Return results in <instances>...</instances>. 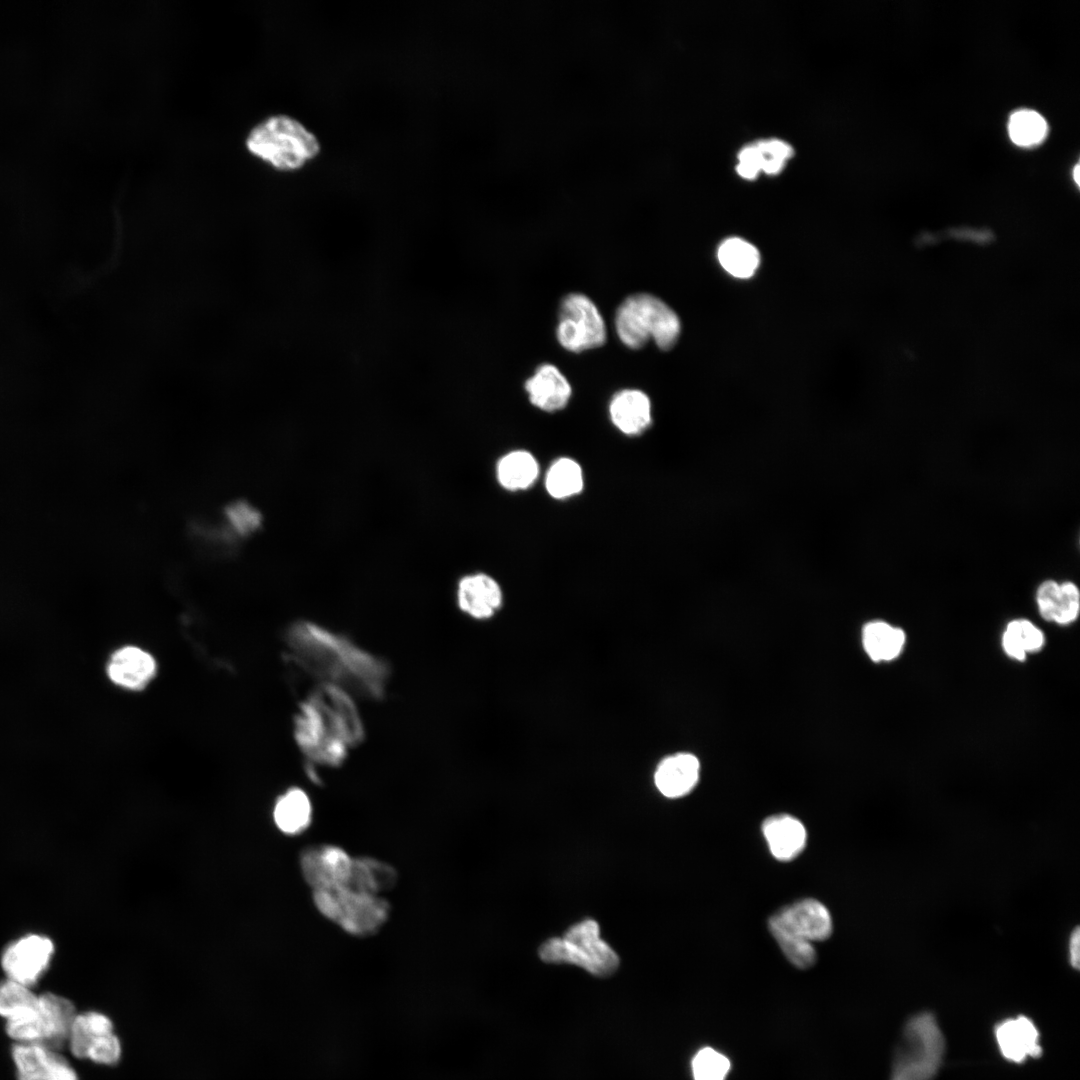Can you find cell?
<instances>
[{
  "label": "cell",
  "mask_w": 1080,
  "mask_h": 1080,
  "mask_svg": "<svg viewBox=\"0 0 1080 1080\" xmlns=\"http://www.w3.org/2000/svg\"><path fill=\"white\" fill-rule=\"evenodd\" d=\"M286 639L290 659L321 683L368 699L384 696L387 664L346 637L301 621L289 628Z\"/></svg>",
  "instance_id": "1"
},
{
  "label": "cell",
  "mask_w": 1080,
  "mask_h": 1080,
  "mask_svg": "<svg viewBox=\"0 0 1080 1080\" xmlns=\"http://www.w3.org/2000/svg\"><path fill=\"white\" fill-rule=\"evenodd\" d=\"M294 730L306 758L320 766H339L349 749L364 738V727L351 694L327 683H320L303 701Z\"/></svg>",
  "instance_id": "2"
},
{
  "label": "cell",
  "mask_w": 1080,
  "mask_h": 1080,
  "mask_svg": "<svg viewBox=\"0 0 1080 1080\" xmlns=\"http://www.w3.org/2000/svg\"><path fill=\"white\" fill-rule=\"evenodd\" d=\"M248 150L279 170H297L318 156L321 145L297 119L277 114L258 123L246 139Z\"/></svg>",
  "instance_id": "3"
},
{
  "label": "cell",
  "mask_w": 1080,
  "mask_h": 1080,
  "mask_svg": "<svg viewBox=\"0 0 1080 1080\" xmlns=\"http://www.w3.org/2000/svg\"><path fill=\"white\" fill-rule=\"evenodd\" d=\"M615 324L620 340L631 349L642 348L653 339L661 350H670L681 330L677 314L647 293L627 297L617 309Z\"/></svg>",
  "instance_id": "4"
},
{
  "label": "cell",
  "mask_w": 1080,
  "mask_h": 1080,
  "mask_svg": "<svg viewBox=\"0 0 1080 1080\" xmlns=\"http://www.w3.org/2000/svg\"><path fill=\"white\" fill-rule=\"evenodd\" d=\"M538 953L546 963L576 965L596 977L611 976L620 963L617 953L601 938L599 925L593 919L582 920L561 937L546 940Z\"/></svg>",
  "instance_id": "5"
},
{
  "label": "cell",
  "mask_w": 1080,
  "mask_h": 1080,
  "mask_svg": "<svg viewBox=\"0 0 1080 1080\" xmlns=\"http://www.w3.org/2000/svg\"><path fill=\"white\" fill-rule=\"evenodd\" d=\"M945 1051L943 1033L929 1012L911 1017L896 1051L891 1080H932Z\"/></svg>",
  "instance_id": "6"
},
{
  "label": "cell",
  "mask_w": 1080,
  "mask_h": 1080,
  "mask_svg": "<svg viewBox=\"0 0 1080 1080\" xmlns=\"http://www.w3.org/2000/svg\"><path fill=\"white\" fill-rule=\"evenodd\" d=\"M313 901L324 917L358 937L375 934L390 913L388 901L380 895L346 887L313 890Z\"/></svg>",
  "instance_id": "7"
},
{
  "label": "cell",
  "mask_w": 1080,
  "mask_h": 1080,
  "mask_svg": "<svg viewBox=\"0 0 1080 1080\" xmlns=\"http://www.w3.org/2000/svg\"><path fill=\"white\" fill-rule=\"evenodd\" d=\"M556 335L561 346L572 352L600 347L607 336L604 320L596 305L580 293H571L563 298Z\"/></svg>",
  "instance_id": "8"
},
{
  "label": "cell",
  "mask_w": 1080,
  "mask_h": 1080,
  "mask_svg": "<svg viewBox=\"0 0 1080 1080\" xmlns=\"http://www.w3.org/2000/svg\"><path fill=\"white\" fill-rule=\"evenodd\" d=\"M76 1014L70 1000L47 992L39 995V1012L33 1022L5 1030L15 1042L38 1043L61 1051L67 1046Z\"/></svg>",
  "instance_id": "9"
},
{
  "label": "cell",
  "mask_w": 1080,
  "mask_h": 1080,
  "mask_svg": "<svg viewBox=\"0 0 1080 1080\" xmlns=\"http://www.w3.org/2000/svg\"><path fill=\"white\" fill-rule=\"evenodd\" d=\"M54 943L41 934H27L11 942L1 955L6 978L32 987L48 969Z\"/></svg>",
  "instance_id": "10"
},
{
  "label": "cell",
  "mask_w": 1080,
  "mask_h": 1080,
  "mask_svg": "<svg viewBox=\"0 0 1080 1080\" xmlns=\"http://www.w3.org/2000/svg\"><path fill=\"white\" fill-rule=\"evenodd\" d=\"M353 859L334 845L311 846L300 855V868L313 890L343 886L348 881Z\"/></svg>",
  "instance_id": "11"
},
{
  "label": "cell",
  "mask_w": 1080,
  "mask_h": 1080,
  "mask_svg": "<svg viewBox=\"0 0 1080 1080\" xmlns=\"http://www.w3.org/2000/svg\"><path fill=\"white\" fill-rule=\"evenodd\" d=\"M11 1055L17 1080H78L60 1051L45 1045L15 1042Z\"/></svg>",
  "instance_id": "12"
},
{
  "label": "cell",
  "mask_w": 1080,
  "mask_h": 1080,
  "mask_svg": "<svg viewBox=\"0 0 1080 1080\" xmlns=\"http://www.w3.org/2000/svg\"><path fill=\"white\" fill-rule=\"evenodd\" d=\"M774 915L783 926L811 943L826 940L833 930L828 909L816 899L799 900Z\"/></svg>",
  "instance_id": "13"
},
{
  "label": "cell",
  "mask_w": 1080,
  "mask_h": 1080,
  "mask_svg": "<svg viewBox=\"0 0 1080 1080\" xmlns=\"http://www.w3.org/2000/svg\"><path fill=\"white\" fill-rule=\"evenodd\" d=\"M456 596L460 610L480 620L493 616L503 602L498 582L481 572L463 576L458 582Z\"/></svg>",
  "instance_id": "14"
},
{
  "label": "cell",
  "mask_w": 1080,
  "mask_h": 1080,
  "mask_svg": "<svg viewBox=\"0 0 1080 1080\" xmlns=\"http://www.w3.org/2000/svg\"><path fill=\"white\" fill-rule=\"evenodd\" d=\"M156 672L154 658L136 646H125L115 651L107 664V674L116 685L139 690L144 688Z\"/></svg>",
  "instance_id": "15"
},
{
  "label": "cell",
  "mask_w": 1080,
  "mask_h": 1080,
  "mask_svg": "<svg viewBox=\"0 0 1080 1080\" xmlns=\"http://www.w3.org/2000/svg\"><path fill=\"white\" fill-rule=\"evenodd\" d=\"M995 1037L1001 1054L1014 1063H1022L1028 1057L1042 1053L1039 1032L1034 1023L1025 1016L1009 1018L999 1023Z\"/></svg>",
  "instance_id": "16"
},
{
  "label": "cell",
  "mask_w": 1080,
  "mask_h": 1080,
  "mask_svg": "<svg viewBox=\"0 0 1080 1080\" xmlns=\"http://www.w3.org/2000/svg\"><path fill=\"white\" fill-rule=\"evenodd\" d=\"M699 772L698 758L691 753L679 752L661 760L654 774V782L662 795L678 798L695 787Z\"/></svg>",
  "instance_id": "17"
},
{
  "label": "cell",
  "mask_w": 1080,
  "mask_h": 1080,
  "mask_svg": "<svg viewBox=\"0 0 1080 1080\" xmlns=\"http://www.w3.org/2000/svg\"><path fill=\"white\" fill-rule=\"evenodd\" d=\"M530 402L545 412L563 409L572 390L565 376L552 364H542L525 382Z\"/></svg>",
  "instance_id": "18"
},
{
  "label": "cell",
  "mask_w": 1080,
  "mask_h": 1080,
  "mask_svg": "<svg viewBox=\"0 0 1080 1080\" xmlns=\"http://www.w3.org/2000/svg\"><path fill=\"white\" fill-rule=\"evenodd\" d=\"M762 832L771 854L779 861H791L805 848L807 833L800 820L788 814L765 819Z\"/></svg>",
  "instance_id": "19"
},
{
  "label": "cell",
  "mask_w": 1080,
  "mask_h": 1080,
  "mask_svg": "<svg viewBox=\"0 0 1080 1080\" xmlns=\"http://www.w3.org/2000/svg\"><path fill=\"white\" fill-rule=\"evenodd\" d=\"M609 414L612 423L622 433L628 436L640 435L651 424V402L640 390L624 389L612 397Z\"/></svg>",
  "instance_id": "20"
},
{
  "label": "cell",
  "mask_w": 1080,
  "mask_h": 1080,
  "mask_svg": "<svg viewBox=\"0 0 1080 1080\" xmlns=\"http://www.w3.org/2000/svg\"><path fill=\"white\" fill-rule=\"evenodd\" d=\"M1036 602L1045 620L1061 625L1069 624L1079 614V589L1072 582L1059 584L1053 580H1046L1038 587Z\"/></svg>",
  "instance_id": "21"
},
{
  "label": "cell",
  "mask_w": 1080,
  "mask_h": 1080,
  "mask_svg": "<svg viewBox=\"0 0 1080 1080\" xmlns=\"http://www.w3.org/2000/svg\"><path fill=\"white\" fill-rule=\"evenodd\" d=\"M38 1011L39 995L32 987L7 978L0 982V1016L5 1019V1026L31 1023Z\"/></svg>",
  "instance_id": "22"
},
{
  "label": "cell",
  "mask_w": 1080,
  "mask_h": 1080,
  "mask_svg": "<svg viewBox=\"0 0 1080 1080\" xmlns=\"http://www.w3.org/2000/svg\"><path fill=\"white\" fill-rule=\"evenodd\" d=\"M273 819L284 834L297 835L305 831L312 820V805L300 788H291L281 795L273 809Z\"/></svg>",
  "instance_id": "23"
},
{
  "label": "cell",
  "mask_w": 1080,
  "mask_h": 1080,
  "mask_svg": "<svg viewBox=\"0 0 1080 1080\" xmlns=\"http://www.w3.org/2000/svg\"><path fill=\"white\" fill-rule=\"evenodd\" d=\"M862 643L865 652L873 661H890L901 653L905 644V633L886 622L871 621L863 627Z\"/></svg>",
  "instance_id": "24"
},
{
  "label": "cell",
  "mask_w": 1080,
  "mask_h": 1080,
  "mask_svg": "<svg viewBox=\"0 0 1080 1080\" xmlns=\"http://www.w3.org/2000/svg\"><path fill=\"white\" fill-rule=\"evenodd\" d=\"M538 474L537 460L525 450H515L505 454L496 466L498 482L510 491L527 489L535 482Z\"/></svg>",
  "instance_id": "25"
},
{
  "label": "cell",
  "mask_w": 1080,
  "mask_h": 1080,
  "mask_svg": "<svg viewBox=\"0 0 1080 1080\" xmlns=\"http://www.w3.org/2000/svg\"><path fill=\"white\" fill-rule=\"evenodd\" d=\"M718 259L729 274L744 279L750 278L755 273L760 263V254L751 243L738 237H731L720 244Z\"/></svg>",
  "instance_id": "26"
},
{
  "label": "cell",
  "mask_w": 1080,
  "mask_h": 1080,
  "mask_svg": "<svg viewBox=\"0 0 1080 1080\" xmlns=\"http://www.w3.org/2000/svg\"><path fill=\"white\" fill-rule=\"evenodd\" d=\"M111 1032H113V1024L106 1015L96 1011L77 1013L72 1023L67 1046L75 1057L86 1059L91 1042Z\"/></svg>",
  "instance_id": "27"
},
{
  "label": "cell",
  "mask_w": 1080,
  "mask_h": 1080,
  "mask_svg": "<svg viewBox=\"0 0 1080 1080\" xmlns=\"http://www.w3.org/2000/svg\"><path fill=\"white\" fill-rule=\"evenodd\" d=\"M583 484L582 469L571 458H559L550 466L546 474V490L556 499H565L579 494L583 489Z\"/></svg>",
  "instance_id": "28"
},
{
  "label": "cell",
  "mask_w": 1080,
  "mask_h": 1080,
  "mask_svg": "<svg viewBox=\"0 0 1080 1080\" xmlns=\"http://www.w3.org/2000/svg\"><path fill=\"white\" fill-rule=\"evenodd\" d=\"M768 926L782 952L795 967L807 969L815 963L816 950L810 941L787 929L775 915L770 917Z\"/></svg>",
  "instance_id": "29"
},
{
  "label": "cell",
  "mask_w": 1080,
  "mask_h": 1080,
  "mask_svg": "<svg viewBox=\"0 0 1080 1080\" xmlns=\"http://www.w3.org/2000/svg\"><path fill=\"white\" fill-rule=\"evenodd\" d=\"M1048 125L1041 114L1030 109L1015 111L1009 118L1008 133L1014 144L1031 147L1041 143Z\"/></svg>",
  "instance_id": "30"
},
{
  "label": "cell",
  "mask_w": 1080,
  "mask_h": 1080,
  "mask_svg": "<svg viewBox=\"0 0 1080 1080\" xmlns=\"http://www.w3.org/2000/svg\"><path fill=\"white\" fill-rule=\"evenodd\" d=\"M224 519L230 531L239 537L254 534L263 521L256 506L242 500L234 501L225 507Z\"/></svg>",
  "instance_id": "31"
},
{
  "label": "cell",
  "mask_w": 1080,
  "mask_h": 1080,
  "mask_svg": "<svg viewBox=\"0 0 1080 1080\" xmlns=\"http://www.w3.org/2000/svg\"><path fill=\"white\" fill-rule=\"evenodd\" d=\"M730 1067V1060L711 1047L698 1050L691 1061L694 1080H725Z\"/></svg>",
  "instance_id": "32"
},
{
  "label": "cell",
  "mask_w": 1080,
  "mask_h": 1080,
  "mask_svg": "<svg viewBox=\"0 0 1080 1080\" xmlns=\"http://www.w3.org/2000/svg\"><path fill=\"white\" fill-rule=\"evenodd\" d=\"M121 1055V1045L113 1032L95 1038L88 1047L86 1059L95 1063L112 1065Z\"/></svg>",
  "instance_id": "33"
},
{
  "label": "cell",
  "mask_w": 1080,
  "mask_h": 1080,
  "mask_svg": "<svg viewBox=\"0 0 1080 1080\" xmlns=\"http://www.w3.org/2000/svg\"><path fill=\"white\" fill-rule=\"evenodd\" d=\"M1021 643L1027 652H1035L1039 650L1044 643V637L1042 632L1030 621L1025 619H1018L1011 621Z\"/></svg>",
  "instance_id": "34"
},
{
  "label": "cell",
  "mask_w": 1080,
  "mask_h": 1080,
  "mask_svg": "<svg viewBox=\"0 0 1080 1080\" xmlns=\"http://www.w3.org/2000/svg\"><path fill=\"white\" fill-rule=\"evenodd\" d=\"M764 157L786 161L793 155V148L780 139H765L756 143Z\"/></svg>",
  "instance_id": "35"
},
{
  "label": "cell",
  "mask_w": 1080,
  "mask_h": 1080,
  "mask_svg": "<svg viewBox=\"0 0 1080 1080\" xmlns=\"http://www.w3.org/2000/svg\"><path fill=\"white\" fill-rule=\"evenodd\" d=\"M1002 644L1005 652L1010 657L1020 661H1023L1025 659L1026 651L1011 622L1007 625V628L1003 634Z\"/></svg>",
  "instance_id": "36"
},
{
  "label": "cell",
  "mask_w": 1080,
  "mask_h": 1080,
  "mask_svg": "<svg viewBox=\"0 0 1080 1080\" xmlns=\"http://www.w3.org/2000/svg\"><path fill=\"white\" fill-rule=\"evenodd\" d=\"M1068 962L1074 970L1080 969V928L1078 925L1069 934Z\"/></svg>",
  "instance_id": "37"
},
{
  "label": "cell",
  "mask_w": 1080,
  "mask_h": 1080,
  "mask_svg": "<svg viewBox=\"0 0 1080 1080\" xmlns=\"http://www.w3.org/2000/svg\"><path fill=\"white\" fill-rule=\"evenodd\" d=\"M784 165H785V161H783V160L770 158V157H764V160H763V163H762V166H761V171H763V172H765L766 174H769V175H775V174H778L784 168Z\"/></svg>",
  "instance_id": "38"
},
{
  "label": "cell",
  "mask_w": 1080,
  "mask_h": 1080,
  "mask_svg": "<svg viewBox=\"0 0 1080 1080\" xmlns=\"http://www.w3.org/2000/svg\"><path fill=\"white\" fill-rule=\"evenodd\" d=\"M1079 176H1080V166L1077 164L1073 169V177H1074V180L1077 183V185H1079V183H1080Z\"/></svg>",
  "instance_id": "39"
}]
</instances>
